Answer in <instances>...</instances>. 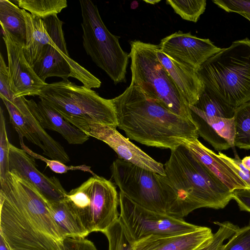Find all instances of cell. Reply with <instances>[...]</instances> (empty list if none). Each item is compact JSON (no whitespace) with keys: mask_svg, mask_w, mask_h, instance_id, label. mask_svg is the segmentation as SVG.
Returning a JSON list of instances; mask_svg holds the SVG:
<instances>
[{"mask_svg":"<svg viewBox=\"0 0 250 250\" xmlns=\"http://www.w3.org/2000/svg\"><path fill=\"white\" fill-rule=\"evenodd\" d=\"M1 99L8 112L10 122L17 133L21 134L23 137H25L31 143L39 146L43 150L42 144L35 136L26 119L17 106L5 98Z\"/></svg>","mask_w":250,"mask_h":250,"instance_id":"29","label":"cell"},{"mask_svg":"<svg viewBox=\"0 0 250 250\" xmlns=\"http://www.w3.org/2000/svg\"><path fill=\"white\" fill-rule=\"evenodd\" d=\"M0 250H12L1 235H0Z\"/></svg>","mask_w":250,"mask_h":250,"instance_id":"40","label":"cell"},{"mask_svg":"<svg viewBox=\"0 0 250 250\" xmlns=\"http://www.w3.org/2000/svg\"><path fill=\"white\" fill-rule=\"evenodd\" d=\"M234 144L241 149H250V102L235 109Z\"/></svg>","mask_w":250,"mask_h":250,"instance_id":"28","label":"cell"},{"mask_svg":"<svg viewBox=\"0 0 250 250\" xmlns=\"http://www.w3.org/2000/svg\"><path fill=\"white\" fill-rule=\"evenodd\" d=\"M2 29L6 49L9 87L14 99L26 96H39L47 83L37 76L26 59L23 48Z\"/></svg>","mask_w":250,"mask_h":250,"instance_id":"14","label":"cell"},{"mask_svg":"<svg viewBox=\"0 0 250 250\" xmlns=\"http://www.w3.org/2000/svg\"><path fill=\"white\" fill-rule=\"evenodd\" d=\"M233 199L236 201L241 210L250 213V190H234L233 192Z\"/></svg>","mask_w":250,"mask_h":250,"instance_id":"39","label":"cell"},{"mask_svg":"<svg viewBox=\"0 0 250 250\" xmlns=\"http://www.w3.org/2000/svg\"><path fill=\"white\" fill-rule=\"evenodd\" d=\"M10 143L8 139L4 112L0 108V180L6 179L8 173V162Z\"/></svg>","mask_w":250,"mask_h":250,"instance_id":"34","label":"cell"},{"mask_svg":"<svg viewBox=\"0 0 250 250\" xmlns=\"http://www.w3.org/2000/svg\"><path fill=\"white\" fill-rule=\"evenodd\" d=\"M144 1L146 3H148L149 4H157L158 2H159L161 0H144Z\"/></svg>","mask_w":250,"mask_h":250,"instance_id":"41","label":"cell"},{"mask_svg":"<svg viewBox=\"0 0 250 250\" xmlns=\"http://www.w3.org/2000/svg\"><path fill=\"white\" fill-rule=\"evenodd\" d=\"M174 12L183 20L196 22L206 8V0H167Z\"/></svg>","mask_w":250,"mask_h":250,"instance_id":"30","label":"cell"},{"mask_svg":"<svg viewBox=\"0 0 250 250\" xmlns=\"http://www.w3.org/2000/svg\"><path fill=\"white\" fill-rule=\"evenodd\" d=\"M0 23L23 49L26 43V25L22 9L8 0H0Z\"/></svg>","mask_w":250,"mask_h":250,"instance_id":"24","label":"cell"},{"mask_svg":"<svg viewBox=\"0 0 250 250\" xmlns=\"http://www.w3.org/2000/svg\"><path fill=\"white\" fill-rule=\"evenodd\" d=\"M116 127L93 124L89 125V131L86 134L106 143L117 153L119 159L165 176L164 166L124 137Z\"/></svg>","mask_w":250,"mask_h":250,"instance_id":"16","label":"cell"},{"mask_svg":"<svg viewBox=\"0 0 250 250\" xmlns=\"http://www.w3.org/2000/svg\"><path fill=\"white\" fill-rule=\"evenodd\" d=\"M119 218L129 241L136 242L150 236H167L190 233L203 227L154 212L133 202L123 193L119 194Z\"/></svg>","mask_w":250,"mask_h":250,"instance_id":"9","label":"cell"},{"mask_svg":"<svg viewBox=\"0 0 250 250\" xmlns=\"http://www.w3.org/2000/svg\"><path fill=\"white\" fill-rule=\"evenodd\" d=\"M50 211L54 221L64 238L85 237L88 235L64 201L50 205Z\"/></svg>","mask_w":250,"mask_h":250,"instance_id":"25","label":"cell"},{"mask_svg":"<svg viewBox=\"0 0 250 250\" xmlns=\"http://www.w3.org/2000/svg\"><path fill=\"white\" fill-rule=\"evenodd\" d=\"M0 194L23 213L41 232L60 243L64 239L50 211V205L31 184L8 172L0 180Z\"/></svg>","mask_w":250,"mask_h":250,"instance_id":"10","label":"cell"},{"mask_svg":"<svg viewBox=\"0 0 250 250\" xmlns=\"http://www.w3.org/2000/svg\"><path fill=\"white\" fill-rule=\"evenodd\" d=\"M18 134L20 145L22 149L31 157L35 159H40L45 162L46 164L47 167H49L51 170L54 172L62 174L67 172L69 170H80L85 172H90L93 175V176L95 175V174L91 170V167L86 165L68 166L60 161L52 159L49 160L41 155L35 153L24 144L23 136L20 134Z\"/></svg>","mask_w":250,"mask_h":250,"instance_id":"32","label":"cell"},{"mask_svg":"<svg viewBox=\"0 0 250 250\" xmlns=\"http://www.w3.org/2000/svg\"><path fill=\"white\" fill-rule=\"evenodd\" d=\"M182 145L231 191L239 189L250 190L249 186L227 163L216 153L205 146L198 139L185 140Z\"/></svg>","mask_w":250,"mask_h":250,"instance_id":"21","label":"cell"},{"mask_svg":"<svg viewBox=\"0 0 250 250\" xmlns=\"http://www.w3.org/2000/svg\"><path fill=\"white\" fill-rule=\"evenodd\" d=\"M0 208V235L12 250H60V243L39 230L1 194Z\"/></svg>","mask_w":250,"mask_h":250,"instance_id":"11","label":"cell"},{"mask_svg":"<svg viewBox=\"0 0 250 250\" xmlns=\"http://www.w3.org/2000/svg\"><path fill=\"white\" fill-rule=\"evenodd\" d=\"M112 178L126 197L148 210L168 215L170 193L164 176L118 158L110 167Z\"/></svg>","mask_w":250,"mask_h":250,"instance_id":"8","label":"cell"},{"mask_svg":"<svg viewBox=\"0 0 250 250\" xmlns=\"http://www.w3.org/2000/svg\"><path fill=\"white\" fill-rule=\"evenodd\" d=\"M83 45L93 62L115 84L126 82L129 54L121 47L119 37L112 34L103 21L96 5L81 0Z\"/></svg>","mask_w":250,"mask_h":250,"instance_id":"7","label":"cell"},{"mask_svg":"<svg viewBox=\"0 0 250 250\" xmlns=\"http://www.w3.org/2000/svg\"><path fill=\"white\" fill-rule=\"evenodd\" d=\"M213 233L206 227L186 234L150 236L134 244V250H199L212 240Z\"/></svg>","mask_w":250,"mask_h":250,"instance_id":"20","label":"cell"},{"mask_svg":"<svg viewBox=\"0 0 250 250\" xmlns=\"http://www.w3.org/2000/svg\"><path fill=\"white\" fill-rule=\"evenodd\" d=\"M130 45L131 83L176 115L192 120L189 104L158 58L157 45L139 40L130 42Z\"/></svg>","mask_w":250,"mask_h":250,"instance_id":"5","label":"cell"},{"mask_svg":"<svg viewBox=\"0 0 250 250\" xmlns=\"http://www.w3.org/2000/svg\"><path fill=\"white\" fill-rule=\"evenodd\" d=\"M103 233L108 240L109 250H134L119 217Z\"/></svg>","mask_w":250,"mask_h":250,"instance_id":"31","label":"cell"},{"mask_svg":"<svg viewBox=\"0 0 250 250\" xmlns=\"http://www.w3.org/2000/svg\"><path fill=\"white\" fill-rule=\"evenodd\" d=\"M217 154L235 171L250 189V170L243 165L239 156L236 154L234 158H231L221 152Z\"/></svg>","mask_w":250,"mask_h":250,"instance_id":"37","label":"cell"},{"mask_svg":"<svg viewBox=\"0 0 250 250\" xmlns=\"http://www.w3.org/2000/svg\"><path fill=\"white\" fill-rule=\"evenodd\" d=\"M32 67L45 83L49 77H58L63 80L74 78L90 89L99 88L102 83L99 79L70 57L64 35L51 44L44 46Z\"/></svg>","mask_w":250,"mask_h":250,"instance_id":"12","label":"cell"},{"mask_svg":"<svg viewBox=\"0 0 250 250\" xmlns=\"http://www.w3.org/2000/svg\"><path fill=\"white\" fill-rule=\"evenodd\" d=\"M214 223L219 226L217 231L213 234L211 241L199 250H221L225 240L231 237L239 228L228 221L214 222Z\"/></svg>","mask_w":250,"mask_h":250,"instance_id":"33","label":"cell"},{"mask_svg":"<svg viewBox=\"0 0 250 250\" xmlns=\"http://www.w3.org/2000/svg\"><path fill=\"white\" fill-rule=\"evenodd\" d=\"M32 113L43 129L56 131L70 144H82L89 139L85 133L68 121L45 101L26 99Z\"/></svg>","mask_w":250,"mask_h":250,"instance_id":"22","label":"cell"},{"mask_svg":"<svg viewBox=\"0 0 250 250\" xmlns=\"http://www.w3.org/2000/svg\"><path fill=\"white\" fill-rule=\"evenodd\" d=\"M8 168L9 172L32 185L49 205L64 201L67 192L59 180L54 176L49 177L41 172L28 154L11 143Z\"/></svg>","mask_w":250,"mask_h":250,"instance_id":"13","label":"cell"},{"mask_svg":"<svg viewBox=\"0 0 250 250\" xmlns=\"http://www.w3.org/2000/svg\"><path fill=\"white\" fill-rule=\"evenodd\" d=\"M197 72L204 88L234 108L250 102V39L221 48Z\"/></svg>","mask_w":250,"mask_h":250,"instance_id":"3","label":"cell"},{"mask_svg":"<svg viewBox=\"0 0 250 250\" xmlns=\"http://www.w3.org/2000/svg\"><path fill=\"white\" fill-rule=\"evenodd\" d=\"M158 46L170 58L196 70L221 49L209 39L199 38L190 32L180 30L162 39Z\"/></svg>","mask_w":250,"mask_h":250,"instance_id":"15","label":"cell"},{"mask_svg":"<svg viewBox=\"0 0 250 250\" xmlns=\"http://www.w3.org/2000/svg\"><path fill=\"white\" fill-rule=\"evenodd\" d=\"M16 2L20 8L41 19L57 15L67 6L66 0H17Z\"/></svg>","mask_w":250,"mask_h":250,"instance_id":"27","label":"cell"},{"mask_svg":"<svg viewBox=\"0 0 250 250\" xmlns=\"http://www.w3.org/2000/svg\"><path fill=\"white\" fill-rule=\"evenodd\" d=\"M117 127L128 139L141 144L170 150L185 140L198 139L192 120L176 115L158 100L130 83L121 95L111 99Z\"/></svg>","mask_w":250,"mask_h":250,"instance_id":"1","label":"cell"},{"mask_svg":"<svg viewBox=\"0 0 250 250\" xmlns=\"http://www.w3.org/2000/svg\"><path fill=\"white\" fill-rule=\"evenodd\" d=\"M192 120L199 136L216 150L228 149L234 146L235 134L234 117L223 118L208 115L193 105H189Z\"/></svg>","mask_w":250,"mask_h":250,"instance_id":"18","label":"cell"},{"mask_svg":"<svg viewBox=\"0 0 250 250\" xmlns=\"http://www.w3.org/2000/svg\"><path fill=\"white\" fill-rule=\"evenodd\" d=\"M22 10L26 25V43L23 51L32 66L44 46L64 35L63 22L57 15L41 19Z\"/></svg>","mask_w":250,"mask_h":250,"instance_id":"17","label":"cell"},{"mask_svg":"<svg viewBox=\"0 0 250 250\" xmlns=\"http://www.w3.org/2000/svg\"><path fill=\"white\" fill-rule=\"evenodd\" d=\"M164 170L172 217L183 218L201 208H223L233 199V192L183 145L171 150Z\"/></svg>","mask_w":250,"mask_h":250,"instance_id":"2","label":"cell"},{"mask_svg":"<svg viewBox=\"0 0 250 250\" xmlns=\"http://www.w3.org/2000/svg\"><path fill=\"white\" fill-rule=\"evenodd\" d=\"M38 97L85 134L93 124L117 127L111 99L102 98L91 89L68 80L47 83Z\"/></svg>","mask_w":250,"mask_h":250,"instance_id":"4","label":"cell"},{"mask_svg":"<svg viewBox=\"0 0 250 250\" xmlns=\"http://www.w3.org/2000/svg\"><path fill=\"white\" fill-rule=\"evenodd\" d=\"M212 2L227 12L250 15V0H212Z\"/></svg>","mask_w":250,"mask_h":250,"instance_id":"36","label":"cell"},{"mask_svg":"<svg viewBox=\"0 0 250 250\" xmlns=\"http://www.w3.org/2000/svg\"><path fill=\"white\" fill-rule=\"evenodd\" d=\"M0 98L11 102L14 99L9 87L8 68L1 53L0 54Z\"/></svg>","mask_w":250,"mask_h":250,"instance_id":"38","label":"cell"},{"mask_svg":"<svg viewBox=\"0 0 250 250\" xmlns=\"http://www.w3.org/2000/svg\"><path fill=\"white\" fill-rule=\"evenodd\" d=\"M158 58L189 105H194L204 89L197 70L164 53L156 47Z\"/></svg>","mask_w":250,"mask_h":250,"instance_id":"19","label":"cell"},{"mask_svg":"<svg viewBox=\"0 0 250 250\" xmlns=\"http://www.w3.org/2000/svg\"><path fill=\"white\" fill-rule=\"evenodd\" d=\"M221 250H250V225L239 228Z\"/></svg>","mask_w":250,"mask_h":250,"instance_id":"35","label":"cell"},{"mask_svg":"<svg viewBox=\"0 0 250 250\" xmlns=\"http://www.w3.org/2000/svg\"><path fill=\"white\" fill-rule=\"evenodd\" d=\"M240 15L242 16L250 21V15L245 14H241Z\"/></svg>","mask_w":250,"mask_h":250,"instance_id":"42","label":"cell"},{"mask_svg":"<svg viewBox=\"0 0 250 250\" xmlns=\"http://www.w3.org/2000/svg\"><path fill=\"white\" fill-rule=\"evenodd\" d=\"M64 202L88 234L103 233L119 217L116 187L96 174L67 192Z\"/></svg>","mask_w":250,"mask_h":250,"instance_id":"6","label":"cell"},{"mask_svg":"<svg viewBox=\"0 0 250 250\" xmlns=\"http://www.w3.org/2000/svg\"><path fill=\"white\" fill-rule=\"evenodd\" d=\"M24 97L15 98L14 103L22 113L34 134L43 146V154L52 160H55L66 164L70 161V158L62 146L53 139L43 129L32 113Z\"/></svg>","mask_w":250,"mask_h":250,"instance_id":"23","label":"cell"},{"mask_svg":"<svg viewBox=\"0 0 250 250\" xmlns=\"http://www.w3.org/2000/svg\"><path fill=\"white\" fill-rule=\"evenodd\" d=\"M193 106L208 115L226 119L233 118L236 109L205 88Z\"/></svg>","mask_w":250,"mask_h":250,"instance_id":"26","label":"cell"}]
</instances>
